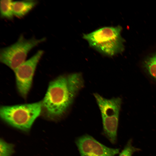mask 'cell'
Returning <instances> with one entry per match:
<instances>
[{
  "label": "cell",
  "instance_id": "cell-1",
  "mask_svg": "<svg viewBox=\"0 0 156 156\" xmlns=\"http://www.w3.org/2000/svg\"><path fill=\"white\" fill-rule=\"evenodd\" d=\"M84 86V79L80 73L60 75L51 81L41 101L42 112L50 119L62 117Z\"/></svg>",
  "mask_w": 156,
  "mask_h": 156
},
{
  "label": "cell",
  "instance_id": "cell-2",
  "mask_svg": "<svg viewBox=\"0 0 156 156\" xmlns=\"http://www.w3.org/2000/svg\"><path fill=\"white\" fill-rule=\"evenodd\" d=\"M122 27H105L87 34L83 37L89 46L102 54L112 56L120 53L124 49L123 40L120 35Z\"/></svg>",
  "mask_w": 156,
  "mask_h": 156
},
{
  "label": "cell",
  "instance_id": "cell-3",
  "mask_svg": "<svg viewBox=\"0 0 156 156\" xmlns=\"http://www.w3.org/2000/svg\"><path fill=\"white\" fill-rule=\"evenodd\" d=\"M41 101L12 105L0 108L2 119L12 126L23 131L29 130L42 113Z\"/></svg>",
  "mask_w": 156,
  "mask_h": 156
},
{
  "label": "cell",
  "instance_id": "cell-4",
  "mask_svg": "<svg viewBox=\"0 0 156 156\" xmlns=\"http://www.w3.org/2000/svg\"><path fill=\"white\" fill-rule=\"evenodd\" d=\"M93 95L101 113L103 133L112 143L115 144L117 140L121 99L120 97L106 99L97 93Z\"/></svg>",
  "mask_w": 156,
  "mask_h": 156
},
{
  "label": "cell",
  "instance_id": "cell-5",
  "mask_svg": "<svg viewBox=\"0 0 156 156\" xmlns=\"http://www.w3.org/2000/svg\"><path fill=\"white\" fill-rule=\"evenodd\" d=\"M46 40L45 37L27 39L21 35L16 42L1 49L0 61L14 71L26 61L28 53L33 49Z\"/></svg>",
  "mask_w": 156,
  "mask_h": 156
},
{
  "label": "cell",
  "instance_id": "cell-6",
  "mask_svg": "<svg viewBox=\"0 0 156 156\" xmlns=\"http://www.w3.org/2000/svg\"><path fill=\"white\" fill-rule=\"evenodd\" d=\"M44 52L42 50L38 51L14 71L17 90L24 98H26L31 88L36 68Z\"/></svg>",
  "mask_w": 156,
  "mask_h": 156
},
{
  "label": "cell",
  "instance_id": "cell-7",
  "mask_svg": "<svg viewBox=\"0 0 156 156\" xmlns=\"http://www.w3.org/2000/svg\"><path fill=\"white\" fill-rule=\"evenodd\" d=\"M75 142L81 156H115L119 152V149L106 146L88 134L79 137Z\"/></svg>",
  "mask_w": 156,
  "mask_h": 156
},
{
  "label": "cell",
  "instance_id": "cell-8",
  "mask_svg": "<svg viewBox=\"0 0 156 156\" xmlns=\"http://www.w3.org/2000/svg\"><path fill=\"white\" fill-rule=\"evenodd\" d=\"M36 0L13 1L12 8L14 15L18 18L25 16L37 4Z\"/></svg>",
  "mask_w": 156,
  "mask_h": 156
},
{
  "label": "cell",
  "instance_id": "cell-9",
  "mask_svg": "<svg viewBox=\"0 0 156 156\" xmlns=\"http://www.w3.org/2000/svg\"><path fill=\"white\" fill-rule=\"evenodd\" d=\"M13 1L11 0L0 1V11L1 18L12 20L14 15L13 8Z\"/></svg>",
  "mask_w": 156,
  "mask_h": 156
},
{
  "label": "cell",
  "instance_id": "cell-10",
  "mask_svg": "<svg viewBox=\"0 0 156 156\" xmlns=\"http://www.w3.org/2000/svg\"><path fill=\"white\" fill-rule=\"evenodd\" d=\"M144 66L148 74L156 79V54L147 59L144 62Z\"/></svg>",
  "mask_w": 156,
  "mask_h": 156
},
{
  "label": "cell",
  "instance_id": "cell-11",
  "mask_svg": "<svg viewBox=\"0 0 156 156\" xmlns=\"http://www.w3.org/2000/svg\"><path fill=\"white\" fill-rule=\"evenodd\" d=\"M0 156H10L14 152V146L1 139Z\"/></svg>",
  "mask_w": 156,
  "mask_h": 156
},
{
  "label": "cell",
  "instance_id": "cell-12",
  "mask_svg": "<svg viewBox=\"0 0 156 156\" xmlns=\"http://www.w3.org/2000/svg\"><path fill=\"white\" fill-rule=\"evenodd\" d=\"M138 150L132 145L131 141L130 140L128 141L118 156H132L134 152L138 151Z\"/></svg>",
  "mask_w": 156,
  "mask_h": 156
}]
</instances>
